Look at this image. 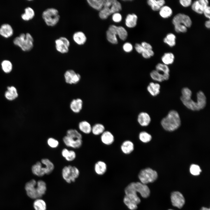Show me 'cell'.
<instances>
[{
    "mask_svg": "<svg viewBox=\"0 0 210 210\" xmlns=\"http://www.w3.org/2000/svg\"><path fill=\"white\" fill-rule=\"evenodd\" d=\"M83 104V101L81 99L79 98L74 99L70 103V108L74 112L78 113L82 109Z\"/></svg>",
    "mask_w": 210,
    "mask_h": 210,
    "instance_id": "d4e9b609",
    "label": "cell"
},
{
    "mask_svg": "<svg viewBox=\"0 0 210 210\" xmlns=\"http://www.w3.org/2000/svg\"><path fill=\"white\" fill-rule=\"evenodd\" d=\"M180 99H187L191 98L192 92L191 90L187 87H184L181 90Z\"/></svg>",
    "mask_w": 210,
    "mask_h": 210,
    "instance_id": "f6af8a7d",
    "label": "cell"
},
{
    "mask_svg": "<svg viewBox=\"0 0 210 210\" xmlns=\"http://www.w3.org/2000/svg\"><path fill=\"white\" fill-rule=\"evenodd\" d=\"M141 54L144 58L149 59L154 55V52L152 49H145Z\"/></svg>",
    "mask_w": 210,
    "mask_h": 210,
    "instance_id": "f907efd6",
    "label": "cell"
},
{
    "mask_svg": "<svg viewBox=\"0 0 210 210\" xmlns=\"http://www.w3.org/2000/svg\"><path fill=\"white\" fill-rule=\"evenodd\" d=\"M117 26L114 25H110L106 32L107 40L113 44H117L118 41L116 37Z\"/></svg>",
    "mask_w": 210,
    "mask_h": 210,
    "instance_id": "5bb4252c",
    "label": "cell"
},
{
    "mask_svg": "<svg viewBox=\"0 0 210 210\" xmlns=\"http://www.w3.org/2000/svg\"><path fill=\"white\" fill-rule=\"evenodd\" d=\"M66 136L75 139H82L81 134L76 129H70L68 130L66 132Z\"/></svg>",
    "mask_w": 210,
    "mask_h": 210,
    "instance_id": "f35d334b",
    "label": "cell"
},
{
    "mask_svg": "<svg viewBox=\"0 0 210 210\" xmlns=\"http://www.w3.org/2000/svg\"><path fill=\"white\" fill-rule=\"evenodd\" d=\"M134 48L137 52L139 54H141L144 51L145 49L142 47L141 44L136 43L134 46Z\"/></svg>",
    "mask_w": 210,
    "mask_h": 210,
    "instance_id": "11a10c76",
    "label": "cell"
},
{
    "mask_svg": "<svg viewBox=\"0 0 210 210\" xmlns=\"http://www.w3.org/2000/svg\"><path fill=\"white\" fill-rule=\"evenodd\" d=\"M1 66L3 70L5 73H9L12 70V64L9 60H5L3 61L1 63Z\"/></svg>",
    "mask_w": 210,
    "mask_h": 210,
    "instance_id": "7bdbcfd3",
    "label": "cell"
},
{
    "mask_svg": "<svg viewBox=\"0 0 210 210\" xmlns=\"http://www.w3.org/2000/svg\"><path fill=\"white\" fill-rule=\"evenodd\" d=\"M204 25L205 27L208 29H209L210 28V21L209 20H206L204 23Z\"/></svg>",
    "mask_w": 210,
    "mask_h": 210,
    "instance_id": "680465c9",
    "label": "cell"
},
{
    "mask_svg": "<svg viewBox=\"0 0 210 210\" xmlns=\"http://www.w3.org/2000/svg\"><path fill=\"white\" fill-rule=\"evenodd\" d=\"M137 121L142 126H146L149 125L151 121V118L149 114L145 112H141L138 114Z\"/></svg>",
    "mask_w": 210,
    "mask_h": 210,
    "instance_id": "d6986e66",
    "label": "cell"
},
{
    "mask_svg": "<svg viewBox=\"0 0 210 210\" xmlns=\"http://www.w3.org/2000/svg\"><path fill=\"white\" fill-rule=\"evenodd\" d=\"M173 210L171 209H169V210Z\"/></svg>",
    "mask_w": 210,
    "mask_h": 210,
    "instance_id": "94428289",
    "label": "cell"
},
{
    "mask_svg": "<svg viewBox=\"0 0 210 210\" xmlns=\"http://www.w3.org/2000/svg\"><path fill=\"white\" fill-rule=\"evenodd\" d=\"M158 177L156 171L150 168L141 170L138 174V178L141 182L146 184L154 181Z\"/></svg>",
    "mask_w": 210,
    "mask_h": 210,
    "instance_id": "8992f818",
    "label": "cell"
},
{
    "mask_svg": "<svg viewBox=\"0 0 210 210\" xmlns=\"http://www.w3.org/2000/svg\"><path fill=\"white\" fill-rule=\"evenodd\" d=\"M5 97L9 100H13L16 98L18 94L16 89L14 86L7 87V90L5 93Z\"/></svg>",
    "mask_w": 210,
    "mask_h": 210,
    "instance_id": "4316f807",
    "label": "cell"
},
{
    "mask_svg": "<svg viewBox=\"0 0 210 210\" xmlns=\"http://www.w3.org/2000/svg\"><path fill=\"white\" fill-rule=\"evenodd\" d=\"M150 76L153 80L159 82L167 80L169 77V74H164L156 70H153L150 72Z\"/></svg>",
    "mask_w": 210,
    "mask_h": 210,
    "instance_id": "ac0fdd59",
    "label": "cell"
},
{
    "mask_svg": "<svg viewBox=\"0 0 210 210\" xmlns=\"http://www.w3.org/2000/svg\"><path fill=\"white\" fill-rule=\"evenodd\" d=\"M139 136V140L142 142L145 143L149 142L152 139L151 135L145 131L140 132Z\"/></svg>",
    "mask_w": 210,
    "mask_h": 210,
    "instance_id": "ee69618b",
    "label": "cell"
},
{
    "mask_svg": "<svg viewBox=\"0 0 210 210\" xmlns=\"http://www.w3.org/2000/svg\"><path fill=\"white\" fill-rule=\"evenodd\" d=\"M104 126L101 123H96L92 128L91 132L95 135L102 134L105 131Z\"/></svg>",
    "mask_w": 210,
    "mask_h": 210,
    "instance_id": "74e56055",
    "label": "cell"
},
{
    "mask_svg": "<svg viewBox=\"0 0 210 210\" xmlns=\"http://www.w3.org/2000/svg\"><path fill=\"white\" fill-rule=\"evenodd\" d=\"M76 157V154L75 151L72 150H69L65 159L66 161L70 162L74 160Z\"/></svg>",
    "mask_w": 210,
    "mask_h": 210,
    "instance_id": "681fc988",
    "label": "cell"
},
{
    "mask_svg": "<svg viewBox=\"0 0 210 210\" xmlns=\"http://www.w3.org/2000/svg\"><path fill=\"white\" fill-rule=\"evenodd\" d=\"M137 17L135 14H128L126 16L125 20L126 26L130 28L135 27L137 24Z\"/></svg>",
    "mask_w": 210,
    "mask_h": 210,
    "instance_id": "484cf974",
    "label": "cell"
},
{
    "mask_svg": "<svg viewBox=\"0 0 210 210\" xmlns=\"http://www.w3.org/2000/svg\"><path fill=\"white\" fill-rule=\"evenodd\" d=\"M62 174L64 179L67 183H70L75 181L79 176L80 172L76 167L69 165L63 168Z\"/></svg>",
    "mask_w": 210,
    "mask_h": 210,
    "instance_id": "5b68a950",
    "label": "cell"
},
{
    "mask_svg": "<svg viewBox=\"0 0 210 210\" xmlns=\"http://www.w3.org/2000/svg\"><path fill=\"white\" fill-rule=\"evenodd\" d=\"M55 44V49L59 53L65 54L69 52L70 43L66 37L61 36L56 39Z\"/></svg>",
    "mask_w": 210,
    "mask_h": 210,
    "instance_id": "52a82bcc",
    "label": "cell"
},
{
    "mask_svg": "<svg viewBox=\"0 0 210 210\" xmlns=\"http://www.w3.org/2000/svg\"><path fill=\"white\" fill-rule=\"evenodd\" d=\"M104 0H87L88 4L93 8L100 11L103 8Z\"/></svg>",
    "mask_w": 210,
    "mask_h": 210,
    "instance_id": "836d02e7",
    "label": "cell"
},
{
    "mask_svg": "<svg viewBox=\"0 0 210 210\" xmlns=\"http://www.w3.org/2000/svg\"><path fill=\"white\" fill-rule=\"evenodd\" d=\"M72 38L74 42L79 46L84 45L87 40V38L85 34L81 31L75 32L73 34Z\"/></svg>",
    "mask_w": 210,
    "mask_h": 210,
    "instance_id": "2e32d148",
    "label": "cell"
},
{
    "mask_svg": "<svg viewBox=\"0 0 210 210\" xmlns=\"http://www.w3.org/2000/svg\"><path fill=\"white\" fill-rule=\"evenodd\" d=\"M124 50L127 52H131L133 50V46L130 43L127 42L124 44L123 46Z\"/></svg>",
    "mask_w": 210,
    "mask_h": 210,
    "instance_id": "f5cc1de1",
    "label": "cell"
},
{
    "mask_svg": "<svg viewBox=\"0 0 210 210\" xmlns=\"http://www.w3.org/2000/svg\"><path fill=\"white\" fill-rule=\"evenodd\" d=\"M163 63L168 65L172 64L174 61V55L171 52H165L162 56L161 58Z\"/></svg>",
    "mask_w": 210,
    "mask_h": 210,
    "instance_id": "d6a6232c",
    "label": "cell"
},
{
    "mask_svg": "<svg viewBox=\"0 0 210 210\" xmlns=\"http://www.w3.org/2000/svg\"><path fill=\"white\" fill-rule=\"evenodd\" d=\"M172 22L174 25L177 24H183L187 28L192 25V22L191 18L188 15L183 13H178L173 18Z\"/></svg>",
    "mask_w": 210,
    "mask_h": 210,
    "instance_id": "ba28073f",
    "label": "cell"
},
{
    "mask_svg": "<svg viewBox=\"0 0 210 210\" xmlns=\"http://www.w3.org/2000/svg\"><path fill=\"white\" fill-rule=\"evenodd\" d=\"M174 26V30L177 33H185L187 31L188 28L183 25L177 24Z\"/></svg>",
    "mask_w": 210,
    "mask_h": 210,
    "instance_id": "c3c4849f",
    "label": "cell"
},
{
    "mask_svg": "<svg viewBox=\"0 0 210 210\" xmlns=\"http://www.w3.org/2000/svg\"><path fill=\"white\" fill-rule=\"evenodd\" d=\"M176 37L175 35L172 33L167 34L163 38V42L169 46L171 47L174 46L176 44Z\"/></svg>",
    "mask_w": 210,
    "mask_h": 210,
    "instance_id": "1f68e13d",
    "label": "cell"
},
{
    "mask_svg": "<svg viewBox=\"0 0 210 210\" xmlns=\"http://www.w3.org/2000/svg\"><path fill=\"white\" fill-rule=\"evenodd\" d=\"M147 3L153 10L158 11L165 5V1L164 0H148Z\"/></svg>",
    "mask_w": 210,
    "mask_h": 210,
    "instance_id": "44dd1931",
    "label": "cell"
},
{
    "mask_svg": "<svg viewBox=\"0 0 210 210\" xmlns=\"http://www.w3.org/2000/svg\"><path fill=\"white\" fill-rule=\"evenodd\" d=\"M47 143L50 147L53 148H57L59 145L58 141L52 137L48 138L47 140Z\"/></svg>",
    "mask_w": 210,
    "mask_h": 210,
    "instance_id": "7dc6e473",
    "label": "cell"
},
{
    "mask_svg": "<svg viewBox=\"0 0 210 210\" xmlns=\"http://www.w3.org/2000/svg\"><path fill=\"white\" fill-rule=\"evenodd\" d=\"M117 35H118L120 39L125 40L127 38L128 34L127 30L123 27L120 26L117 27Z\"/></svg>",
    "mask_w": 210,
    "mask_h": 210,
    "instance_id": "60d3db41",
    "label": "cell"
},
{
    "mask_svg": "<svg viewBox=\"0 0 210 210\" xmlns=\"http://www.w3.org/2000/svg\"><path fill=\"white\" fill-rule=\"evenodd\" d=\"M160 16L164 19H167L171 17L173 14V10L169 6L164 5L159 10Z\"/></svg>",
    "mask_w": 210,
    "mask_h": 210,
    "instance_id": "83f0119b",
    "label": "cell"
},
{
    "mask_svg": "<svg viewBox=\"0 0 210 210\" xmlns=\"http://www.w3.org/2000/svg\"><path fill=\"white\" fill-rule=\"evenodd\" d=\"M63 141L67 147L77 149L80 148L83 143L82 139H77L69 137L66 135L63 138Z\"/></svg>",
    "mask_w": 210,
    "mask_h": 210,
    "instance_id": "9a60e30c",
    "label": "cell"
},
{
    "mask_svg": "<svg viewBox=\"0 0 210 210\" xmlns=\"http://www.w3.org/2000/svg\"><path fill=\"white\" fill-rule=\"evenodd\" d=\"M200 210H210L209 208H208L206 207H202Z\"/></svg>",
    "mask_w": 210,
    "mask_h": 210,
    "instance_id": "91938a15",
    "label": "cell"
},
{
    "mask_svg": "<svg viewBox=\"0 0 210 210\" xmlns=\"http://www.w3.org/2000/svg\"><path fill=\"white\" fill-rule=\"evenodd\" d=\"M179 3L182 6L186 8L191 6L192 2L191 0H180Z\"/></svg>",
    "mask_w": 210,
    "mask_h": 210,
    "instance_id": "db71d44e",
    "label": "cell"
},
{
    "mask_svg": "<svg viewBox=\"0 0 210 210\" xmlns=\"http://www.w3.org/2000/svg\"><path fill=\"white\" fill-rule=\"evenodd\" d=\"M41 162L45 167L46 174H50L52 172L54 169V165L50 160L47 158H43Z\"/></svg>",
    "mask_w": 210,
    "mask_h": 210,
    "instance_id": "e575fe53",
    "label": "cell"
},
{
    "mask_svg": "<svg viewBox=\"0 0 210 210\" xmlns=\"http://www.w3.org/2000/svg\"><path fill=\"white\" fill-rule=\"evenodd\" d=\"M34 39L29 33L21 34L15 38L13 41L14 44L19 47L24 51L31 50L34 46Z\"/></svg>",
    "mask_w": 210,
    "mask_h": 210,
    "instance_id": "277c9868",
    "label": "cell"
},
{
    "mask_svg": "<svg viewBox=\"0 0 210 210\" xmlns=\"http://www.w3.org/2000/svg\"><path fill=\"white\" fill-rule=\"evenodd\" d=\"M78 127L80 130L84 134H89L91 132L92 127L90 124L86 121L80 122L78 124Z\"/></svg>",
    "mask_w": 210,
    "mask_h": 210,
    "instance_id": "f546056e",
    "label": "cell"
},
{
    "mask_svg": "<svg viewBox=\"0 0 210 210\" xmlns=\"http://www.w3.org/2000/svg\"><path fill=\"white\" fill-rule=\"evenodd\" d=\"M66 82L69 84H75L79 82L80 78V75L76 73L72 70H68L64 74Z\"/></svg>",
    "mask_w": 210,
    "mask_h": 210,
    "instance_id": "4fadbf2b",
    "label": "cell"
},
{
    "mask_svg": "<svg viewBox=\"0 0 210 210\" xmlns=\"http://www.w3.org/2000/svg\"><path fill=\"white\" fill-rule=\"evenodd\" d=\"M37 182L34 179H32L26 183L25 188L27 195L30 198L36 199L41 197L38 194L36 189Z\"/></svg>",
    "mask_w": 210,
    "mask_h": 210,
    "instance_id": "30bf717a",
    "label": "cell"
},
{
    "mask_svg": "<svg viewBox=\"0 0 210 210\" xmlns=\"http://www.w3.org/2000/svg\"><path fill=\"white\" fill-rule=\"evenodd\" d=\"M202 170L200 167L197 165L192 164L190 167V172L191 174L195 176L198 175Z\"/></svg>",
    "mask_w": 210,
    "mask_h": 210,
    "instance_id": "bcb514c9",
    "label": "cell"
},
{
    "mask_svg": "<svg viewBox=\"0 0 210 210\" xmlns=\"http://www.w3.org/2000/svg\"><path fill=\"white\" fill-rule=\"evenodd\" d=\"M95 172L99 175L104 174L107 170V165L103 161H99L95 164L94 167Z\"/></svg>",
    "mask_w": 210,
    "mask_h": 210,
    "instance_id": "f1b7e54d",
    "label": "cell"
},
{
    "mask_svg": "<svg viewBox=\"0 0 210 210\" xmlns=\"http://www.w3.org/2000/svg\"><path fill=\"white\" fill-rule=\"evenodd\" d=\"M102 142L106 145H110L114 141V137L112 133L109 131H104L101 135Z\"/></svg>",
    "mask_w": 210,
    "mask_h": 210,
    "instance_id": "7402d4cb",
    "label": "cell"
},
{
    "mask_svg": "<svg viewBox=\"0 0 210 210\" xmlns=\"http://www.w3.org/2000/svg\"><path fill=\"white\" fill-rule=\"evenodd\" d=\"M113 20L116 22H119L122 20V16L120 13L118 12L113 14L112 16Z\"/></svg>",
    "mask_w": 210,
    "mask_h": 210,
    "instance_id": "816d5d0a",
    "label": "cell"
},
{
    "mask_svg": "<svg viewBox=\"0 0 210 210\" xmlns=\"http://www.w3.org/2000/svg\"><path fill=\"white\" fill-rule=\"evenodd\" d=\"M203 14L206 18L209 20L210 18V7L209 6L204 9Z\"/></svg>",
    "mask_w": 210,
    "mask_h": 210,
    "instance_id": "9f6ffc18",
    "label": "cell"
},
{
    "mask_svg": "<svg viewBox=\"0 0 210 210\" xmlns=\"http://www.w3.org/2000/svg\"><path fill=\"white\" fill-rule=\"evenodd\" d=\"M125 195H131L135 197H138L137 193H139L144 198L148 197L150 195V190L148 186L141 182H132L125 188Z\"/></svg>",
    "mask_w": 210,
    "mask_h": 210,
    "instance_id": "7a4b0ae2",
    "label": "cell"
},
{
    "mask_svg": "<svg viewBox=\"0 0 210 210\" xmlns=\"http://www.w3.org/2000/svg\"><path fill=\"white\" fill-rule=\"evenodd\" d=\"M35 13L34 10L30 7H27L24 9V13L22 14L21 17L24 20L28 21L34 17Z\"/></svg>",
    "mask_w": 210,
    "mask_h": 210,
    "instance_id": "4dcf8cb0",
    "label": "cell"
},
{
    "mask_svg": "<svg viewBox=\"0 0 210 210\" xmlns=\"http://www.w3.org/2000/svg\"><path fill=\"white\" fill-rule=\"evenodd\" d=\"M141 45L142 47L145 50L152 49V46L149 43L146 42H143Z\"/></svg>",
    "mask_w": 210,
    "mask_h": 210,
    "instance_id": "6f0895ef",
    "label": "cell"
},
{
    "mask_svg": "<svg viewBox=\"0 0 210 210\" xmlns=\"http://www.w3.org/2000/svg\"><path fill=\"white\" fill-rule=\"evenodd\" d=\"M36 187L37 192L41 197L45 193L46 191V184L44 181L39 180L37 182Z\"/></svg>",
    "mask_w": 210,
    "mask_h": 210,
    "instance_id": "d590c367",
    "label": "cell"
},
{
    "mask_svg": "<svg viewBox=\"0 0 210 210\" xmlns=\"http://www.w3.org/2000/svg\"><path fill=\"white\" fill-rule=\"evenodd\" d=\"M134 146L133 143L130 140L124 141L121 146V149L124 154H128L131 153L134 150Z\"/></svg>",
    "mask_w": 210,
    "mask_h": 210,
    "instance_id": "cb8c5ba5",
    "label": "cell"
},
{
    "mask_svg": "<svg viewBox=\"0 0 210 210\" xmlns=\"http://www.w3.org/2000/svg\"><path fill=\"white\" fill-rule=\"evenodd\" d=\"M155 70L165 74H169L170 70L168 65L162 63H158L155 66Z\"/></svg>",
    "mask_w": 210,
    "mask_h": 210,
    "instance_id": "b9f144b4",
    "label": "cell"
},
{
    "mask_svg": "<svg viewBox=\"0 0 210 210\" xmlns=\"http://www.w3.org/2000/svg\"><path fill=\"white\" fill-rule=\"evenodd\" d=\"M112 14L109 6L103 7L99 13V18L102 19H106Z\"/></svg>",
    "mask_w": 210,
    "mask_h": 210,
    "instance_id": "ab89813d",
    "label": "cell"
},
{
    "mask_svg": "<svg viewBox=\"0 0 210 210\" xmlns=\"http://www.w3.org/2000/svg\"><path fill=\"white\" fill-rule=\"evenodd\" d=\"M42 17L46 25L49 27L56 26L60 19L58 10L53 7L45 9L42 13Z\"/></svg>",
    "mask_w": 210,
    "mask_h": 210,
    "instance_id": "3957f363",
    "label": "cell"
},
{
    "mask_svg": "<svg viewBox=\"0 0 210 210\" xmlns=\"http://www.w3.org/2000/svg\"><path fill=\"white\" fill-rule=\"evenodd\" d=\"M32 173L39 177H41L46 174V170L45 166H43L41 162L38 161L33 165L32 167Z\"/></svg>",
    "mask_w": 210,
    "mask_h": 210,
    "instance_id": "e0dca14e",
    "label": "cell"
},
{
    "mask_svg": "<svg viewBox=\"0 0 210 210\" xmlns=\"http://www.w3.org/2000/svg\"><path fill=\"white\" fill-rule=\"evenodd\" d=\"M33 206L35 210H46L47 208L45 202L40 198L36 199L33 203Z\"/></svg>",
    "mask_w": 210,
    "mask_h": 210,
    "instance_id": "8d00e7d4",
    "label": "cell"
},
{
    "mask_svg": "<svg viewBox=\"0 0 210 210\" xmlns=\"http://www.w3.org/2000/svg\"><path fill=\"white\" fill-rule=\"evenodd\" d=\"M183 105L193 111H198L203 109L204 106L202 102L197 98L195 102L191 98L188 99H180Z\"/></svg>",
    "mask_w": 210,
    "mask_h": 210,
    "instance_id": "9c48e42d",
    "label": "cell"
},
{
    "mask_svg": "<svg viewBox=\"0 0 210 210\" xmlns=\"http://www.w3.org/2000/svg\"><path fill=\"white\" fill-rule=\"evenodd\" d=\"M181 121L179 114L176 111H170L167 115L161 121V124L165 130L169 131H174L180 126Z\"/></svg>",
    "mask_w": 210,
    "mask_h": 210,
    "instance_id": "6da1fadb",
    "label": "cell"
},
{
    "mask_svg": "<svg viewBox=\"0 0 210 210\" xmlns=\"http://www.w3.org/2000/svg\"><path fill=\"white\" fill-rule=\"evenodd\" d=\"M13 33V29L9 24H4L0 27V35L4 38H8L11 37Z\"/></svg>",
    "mask_w": 210,
    "mask_h": 210,
    "instance_id": "ffe728a7",
    "label": "cell"
},
{
    "mask_svg": "<svg viewBox=\"0 0 210 210\" xmlns=\"http://www.w3.org/2000/svg\"><path fill=\"white\" fill-rule=\"evenodd\" d=\"M208 0H198L192 3L191 8L192 10L199 14H202L204 9L209 6Z\"/></svg>",
    "mask_w": 210,
    "mask_h": 210,
    "instance_id": "8fae6325",
    "label": "cell"
},
{
    "mask_svg": "<svg viewBox=\"0 0 210 210\" xmlns=\"http://www.w3.org/2000/svg\"><path fill=\"white\" fill-rule=\"evenodd\" d=\"M171 199L172 205L179 209L183 206L185 203L183 195L178 191L173 192L171 194Z\"/></svg>",
    "mask_w": 210,
    "mask_h": 210,
    "instance_id": "7c38bea8",
    "label": "cell"
},
{
    "mask_svg": "<svg viewBox=\"0 0 210 210\" xmlns=\"http://www.w3.org/2000/svg\"><path fill=\"white\" fill-rule=\"evenodd\" d=\"M160 85L158 83L150 82L148 85L147 90L149 94L152 96H157L160 93Z\"/></svg>",
    "mask_w": 210,
    "mask_h": 210,
    "instance_id": "603a6c76",
    "label": "cell"
}]
</instances>
